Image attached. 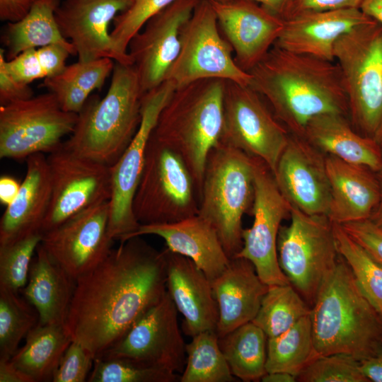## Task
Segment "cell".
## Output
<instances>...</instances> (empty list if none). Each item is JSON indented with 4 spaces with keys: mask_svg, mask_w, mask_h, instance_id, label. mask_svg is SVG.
Wrapping results in <instances>:
<instances>
[{
    "mask_svg": "<svg viewBox=\"0 0 382 382\" xmlns=\"http://www.w3.org/2000/svg\"><path fill=\"white\" fill-rule=\"evenodd\" d=\"M166 278L164 250L140 236L120 242L76 280L65 323L71 340L100 357L163 298Z\"/></svg>",
    "mask_w": 382,
    "mask_h": 382,
    "instance_id": "obj_1",
    "label": "cell"
},
{
    "mask_svg": "<svg viewBox=\"0 0 382 382\" xmlns=\"http://www.w3.org/2000/svg\"><path fill=\"white\" fill-rule=\"evenodd\" d=\"M249 74V86L291 134L302 137L308 122L322 114L348 117L347 98L335 62L274 45Z\"/></svg>",
    "mask_w": 382,
    "mask_h": 382,
    "instance_id": "obj_2",
    "label": "cell"
},
{
    "mask_svg": "<svg viewBox=\"0 0 382 382\" xmlns=\"http://www.w3.org/2000/svg\"><path fill=\"white\" fill-rule=\"evenodd\" d=\"M317 357L344 353L361 361L382 344V316L364 296L340 256L311 307Z\"/></svg>",
    "mask_w": 382,
    "mask_h": 382,
    "instance_id": "obj_3",
    "label": "cell"
},
{
    "mask_svg": "<svg viewBox=\"0 0 382 382\" xmlns=\"http://www.w3.org/2000/svg\"><path fill=\"white\" fill-rule=\"evenodd\" d=\"M225 80L206 79L175 88L161 110L152 137L177 152L202 192L209 151L220 141Z\"/></svg>",
    "mask_w": 382,
    "mask_h": 382,
    "instance_id": "obj_4",
    "label": "cell"
},
{
    "mask_svg": "<svg viewBox=\"0 0 382 382\" xmlns=\"http://www.w3.org/2000/svg\"><path fill=\"white\" fill-rule=\"evenodd\" d=\"M143 93L131 64L115 62L105 96L89 97L63 145L111 166L126 149L141 122Z\"/></svg>",
    "mask_w": 382,
    "mask_h": 382,
    "instance_id": "obj_5",
    "label": "cell"
},
{
    "mask_svg": "<svg viewBox=\"0 0 382 382\" xmlns=\"http://www.w3.org/2000/svg\"><path fill=\"white\" fill-rule=\"evenodd\" d=\"M255 161L221 141L206 161L198 214L216 229L231 259L242 248V219L253 204Z\"/></svg>",
    "mask_w": 382,
    "mask_h": 382,
    "instance_id": "obj_6",
    "label": "cell"
},
{
    "mask_svg": "<svg viewBox=\"0 0 382 382\" xmlns=\"http://www.w3.org/2000/svg\"><path fill=\"white\" fill-rule=\"evenodd\" d=\"M334 61L345 89L353 128L373 138L382 122V24L373 20L342 35Z\"/></svg>",
    "mask_w": 382,
    "mask_h": 382,
    "instance_id": "obj_7",
    "label": "cell"
},
{
    "mask_svg": "<svg viewBox=\"0 0 382 382\" xmlns=\"http://www.w3.org/2000/svg\"><path fill=\"white\" fill-rule=\"evenodd\" d=\"M132 210L140 225L176 222L199 212L196 185L187 166L152 134Z\"/></svg>",
    "mask_w": 382,
    "mask_h": 382,
    "instance_id": "obj_8",
    "label": "cell"
},
{
    "mask_svg": "<svg viewBox=\"0 0 382 382\" xmlns=\"http://www.w3.org/2000/svg\"><path fill=\"white\" fill-rule=\"evenodd\" d=\"M291 222L277 238L279 266L290 284L311 307L326 277L339 261L333 222L291 207Z\"/></svg>",
    "mask_w": 382,
    "mask_h": 382,
    "instance_id": "obj_9",
    "label": "cell"
},
{
    "mask_svg": "<svg viewBox=\"0 0 382 382\" xmlns=\"http://www.w3.org/2000/svg\"><path fill=\"white\" fill-rule=\"evenodd\" d=\"M206 79L249 86L251 77L236 64L209 0H201L181 30L180 52L166 80L178 88Z\"/></svg>",
    "mask_w": 382,
    "mask_h": 382,
    "instance_id": "obj_10",
    "label": "cell"
},
{
    "mask_svg": "<svg viewBox=\"0 0 382 382\" xmlns=\"http://www.w3.org/2000/svg\"><path fill=\"white\" fill-rule=\"evenodd\" d=\"M77 120L78 114L64 110L49 91L0 105V158L50 154L73 132Z\"/></svg>",
    "mask_w": 382,
    "mask_h": 382,
    "instance_id": "obj_11",
    "label": "cell"
},
{
    "mask_svg": "<svg viewBox=\"0 0 382 382\" xmlns=\"http://www.w3.org/2000/svg\"><path fill=\"white\" fill-rule=\"evenodd\" d=\"M289 132L250 86L226 81L221 142L260 158L274 172Z\"/></svg>",
    "mask_w": 382,
    "mask_h": 382,
    "instance_id": "obj_12",
    "label": "cell"
},
{
    "mask_svg": "<svg viewBox=\"0 0 382 382\" xmlns=\"http://www.w3.org/2000/svg\"><path fill=\"white\" fill-rule=\"evenodd\" d=\"M175 89L174 85L166 80L144 94L138 129L120 157L110 166L108 234L113 241L123 242L131 238L140 226L132 210L134 197L141 176L147 144L159 115Z\"/></svg>",
    "mask_w": 382,
    "mask_h": 382,
    "instance_id": "obj_13",
    "label": "cell"
},
{
    "mask_svg": "<svg viewBox=\"0 0 382 382\" xmlns=\"http://www.w3.org/2000/svg\"><path fill=\"white\" fill-rule=\"evenodd\" d=\"M51 198L41 233L47 232L93 206L109 202L110 166L62 146L47 157Z\"/></svg>",
    "mask_w": 382,
    "mask_h": 382,
    "instance_id": "obj_14",
    "label": "cell"
},
{
    "mask_svg": "<svg viewBox=\"0 0 382 382\" xmlns=\"http://www.w3.org/2000/svg\"><path fill=\"white\" fill-rule=\"evenodd\" d=\"M254 190L253 223L250 228H243L242 248L233 257L250 261L268 286L290 284L279 264L277 238L282 221L290 215L291 206L280 192L272 170L257 158Z\"/></svg>",
    "mask_w": 382,
    "mask_h": 382,
    "instance_id": "obj_15",
    "label": "cell"
},
{
    "mask_svg": "<svg viewBox=\"0 0 382 382\" xmlns=\"http://www.w3.org/2000/svg\"><path fill=\"white\" fill-rule=\"evenodd\" d=\"M178 312L166 291L100 357L129 358L181 374L187 354L186 344L178 325Z\"/></svg>",
    "mask_w": 382,
    "mask_h": 382,
    "instance_id": "obj_16",
    "label": "cell"
},
{
    "mask_svg": "<svg viewBox=\"0 0 382 382\" xmlns=\"http://www.w3.org/2000/svg\"><path fill=\"white\" fill-rule=\"evenodd\" d=\"M109 202L93 206L42 234L41 245L74 281L96 268L110 254Z\"/></svg>",
    "mask_w": 382,
    "mask_h": 382,
    "instance_id": "obj_17",
    "label": "cell"
},
{
    "mask_svg": "<svg viewBox=\"0 0 382 382\" xmlns=\"http://www.w3.org/2000/svg\"><path fill=\"white\" fill-rule=\"evenodd\" d=\"M200 1L175 0L131 39L127 52L143 95L166 81L180 52L181 30Z\"/></svg>",
    "mask_w": 382,
    "mask_h": 382,
    "instance_id": "obj_18",
    "label": "cell"
},
{
    "mask_svg": "<svg viewBox=\"0 0 382 382\" xmlns=\"http://www.w3.org/2000/svg\"><path fill=\"white\" fill-rule=\"evenodd\" d=\"M325 156L303 137L289 133L273 175L291 207L309 215L328 216L331 194Z\"/></svg>",
    "mask_w": 382,
    "mask_h": 382,
    "instance_id": "obj_19",
    "label": "cell"
},
{
    "mask_svg": "<svg viewBox=\"0 0 382 382\" xmlns=\"http://www.w3.org/2000/svg\"><path fill=\"white\" fill-rule=\"evenodd\" d=\"M239 68L249 73L279 37L284 20L250 0H209Z\"/></svg>",
    "mask_w": 382,
    "mask_h": 382,
    "instance_id": "obj_20",
    "label": "cell"
},
{
    "mask_svg": "<svg viewBox=\"0 0 382 382\" xmlns=\"http://www.w3.org/2000/svg\"><path fill=\"white\" fill-rule=\"evenodd\" d=\"M132 0H64L55 10L62 35L74 46L78 61L110 58L120 63L109 25Z\"/></svg>",
    "mask_w": 382,
    "mask_h": 382,
    "instance_id": "obj_21",
    "label": "cell"
},
{
    "mask_svg": "<svg viewBox=\"0 0 382 382\" xmlns=\"http://www.w3.org/2000/svg\"><path fill=\"white\" fill-rule=\"evenodd\" d=\"M166 287L177 310L183 316L185 335L216 330L219 309L212 282L190 258L164 249Z\"/></svg>",
    "mask_w": 382,
    "mask_h": 382,
    "instance_id": "obj_22",
    "label": "cell"
},
{
    "mask_svg": "<svg viewBox=\"0 0 382 382\" xmlns=\"http://www.w3.org/2000/svg\"><path fill=\"white\" fill-rule=\"evenodd\" d=\"M373 20L354 8L303 13L284 21L282 31L274 45L335 62L336 41L356 26Z\"/></svg>",
    "mask_w": 382,
    "mask_h": 382,
    "instance_id": "obj_23",
    "label": "cell"
},
{
    "mask_svg": "<svg viewBox=\"0 0 382 382\" xmlns=\"http://www.w3.org/2000/svg\"><path fill=\"white\" fill-rule=\"evenodd\" d=\"M144 235L162 238L169 250L192 260L211 282L231 262L216 229L198 214L173 223L141 224L131 238Z\"/></svg>",
    "mask_w": 382,
    "mask_h": 382,
    "instance_id": "obj_24",
    "label": "cell"
},
{
    "mask_svg": "<svg viewBox=\"0 0 382 382\" xmlns=\"http://www.w3.org/2000/svg\"><path fill=\"white\" fill-rule=\"evenodd\" d=\"M51 178L45 154L26 158L19 192L0 220V245L41 233L51 198Z\"/></svg>",
    "mask_w": 382,
    "mask_h": 382,
    "instance_id": "obj_25",
    "label": "cell"
},
{
    "mask_svg": "<svg viewBox=\"0 0 382 382\" xmlns=\"http://www.w3.org/2000/svg\"><path fill=\"white\" fill-rule=\"evenodd\" d=\"M331 200L328 218L344 224L369 219L380 199L376 172L360 165L325 156Z\"/></svg>",
    "mask_w": 382,
    "mask_h": 382,
    "instance_id": "obj_26",
    "label": "cell"
},
{
    "mask_svg": "<svg viewBox=\"0 0 382 382\" xmlns=\"http://www.w3.org/2000/svg\"><path fill=\"white\" fill-rule=\"evenodd\" d=\"M219 309L216 332L221 337L252 322L269 286L247 259L233 257L228 267L212 281Z\"/></svg>",
    "mask_w": 382,
    "mask_h": 382,
    "instance_id": "obj_27",
    "label": "cell"
},
{
    "mask_svg": "<svg viewBox=\"0 0 382 382\" xmlns=\"http://www.w3.org/2000/svg\"><path fill=\"white\" fill-rule=\"evenodd\" d=\"M302 137L325 155L375 172L382 168V149L373 138L359 134L345 115L326 113L314 117L308 122Z\"/></svg>",
    "mask_w": 382,
    "mask_h": 382,
    "instance_id": "obj_28",
    "label": "cell"
},
{
    "mask_svg": "<svg viewBox=\"0 0 382 382\" xmlns=\"http://www.w3.org/2000/svg\"><path fill=\"white\" fill-rule=\"evenodd\" d=\"M75 286L76 281L50 258L40 243L27 284L21 290L37 311L38 323L65 325Z\"/></svg>",
    "mask_w": 382,
    "mask_h": 382,
    "instance_id": "obj_29",
    "label": "cell"
},
{
    "mask_svg": "<svg viewBox=\"0 0 382 382\" xmlns=\"http://www.w3.org/2000/svg\"><path fill=\"white\" fill-rule=\"evenodd\" d=\"M59 3V0H33L24 18L7 23L1 36L7 60L26 50L52 45L64 46L76 54L72 44L62 35L55 18Z\"/></svg>",
    "mask_w": 382,
    "mask_h": 382,
    "instance_id": "obj_30",
    "label": "cell"
},
{
    "mask_svg": "<svg viewBox=\"0 0 382 382\" xmlns=\"http://www.w3.org/2000/svg\"><path fill=\"white\" fill-rule=\"evenodd\" d=\"M25 338V343L14 353L11 361L32 382L52 381L72 341L65 325L38 323Z\"/></svg>",
    "mask_w": 382,
    "mask_h": 382,
    "instance_id": "obj_31",
    "label": "cell"
},
{
    "mask_svg": "<svg viewBox=\"0 0 382 382\" xmlns=\"http://www.w3.org/2000/svg\"><path fill=\"white\" fill-rule=\"evenodd\" d=\"M114 66V60L110 58L78 61L66 65L59 74L44 79L40 86L55 96L64 110L79 114L90 94L102 88Z\"/></svg>",
    "mask_w": 382,
    "mask_h": 382,
    "instance_id": "obj_32",
    "label": "cell"
},
{
    "mask_svg": "<svg viewBox=\"0 0 382 382\" xmlns=\"http://www.w3.org/2000/svg\"><path fill=\"white\" fill-rule=\"evenodd\" d=\"M219 345L238 379L257 381L267 373V337L253 322L219 337Z\"/></svg>",
    "mask_w": 382,
    "mask_h": 382,
    "instance_id": "obj_33",
    "label": "cell"
},
{
    "mask_svg": "<svg viewBox=\"0 0 382 382\" xmlns=\"http://www.w3.org/2000/svg\"><path fill=\"white\" fill-rule=\"evenodd\" d=\"M267 372L298 376L316 357L310 314L282 334L267 339Z\"/></svg>",
    "mask_w": 382,
    "mask_h": 382,
    "instance_id": "obj_34",
    "label": "cell"
},
{
    "mask_svg": "<svg viewBox=\"0 0 382 382\" xmlns=\"http://www.w3.org/2000/svg\"><path fill=\"white\" fill-rule=\"evenodd\" d=\"M310 313L311 306L291 284L271 285L252 322L268 339L286 332Z\"/></svg>",
    "mask_w": 382,
    "mask_h": 382,
    "instance_id": "obj_35",
    "label": "cell"
},
{
    "mask_svg": "<svg viewBox=\"0 0 382 382\" xmlns=\"http://www.w3.org/2000/svg\"><path fill=\"white\" fill-rule=\"evenodd\" d=\"M187 359L180 382H234L233 376L219 345L216 330H206L186 344Z\"/></svg>",
    "mask_w": 382,
    "mask_h": 382,
    "instance_id": "obj_36",
    "label": "cell"
},
{
    "mask_svg": "<svg viewBox=\"0 0 382 382\" xmlns=\"http://www.w3.org/2000/svg\"><path fill=\"white\" fill-rule=\"evenodd\" d=\"M333 226L340 255L349 266L362 294L382 316V265L353 240L340 224L333 223Z\"/></svg>",
    "mask_w": 382,
    "mask_h": 382,
    "instance_id": "obj_37",
    "label": "cell"
},
{
    "mask_svg": "<svg viewBox=\"0 0 382 382\" xmlns=\"http://www.w3.org/2000/svg\"><path fill=\"white\" fill-rule=\"evenodd\" d=\"M72 52L64 46L52 45L23 52L11 60L5 56V49H0V62L16 81L29 85L37 79H45L62 72Z\"/></svg>",
    "mask_w": 382,
    "mask_h": 382,
    "instance_id": "obj_38",
    "label": "cell"
},
{
    "mask_svg": "<svg viewBox=\"0 0 382 382\" xmlns=\"http://www.w3.org/2000/svg\"><path fill=\"white\" fill-rule=\"evenodd\" d=\"M35 309L18 293L0 288V358L10 359L21 340L35 327Z\"/></svg>",
    "mask_w": 382,
    "mask_h": 382,
    "instance_id": "obj_39",
    "label": "cell"
},
{
    "mask_svg": "<svg viewBox=\"0 0 382 382\" xmlns=\"http://www.w3.org/2000/svg\"><path fill=\"white\" fill-rule=\"evenodd\" d=\"M180 379L170 371L125 357L94 359L88 382H175Z\"/></svg>",
    "mask_w": 382,
    "mask_h": 382,
    "instance_id": "obj_40",
    "label": "cell"
},
{
    "mask_svg": "<svg viewBox=\"0 0 382 382\" xmlns=\"http://www.w3.org/2000/svg\"><path fill=\"white\" fill-rule=\"evenodd\" d=\"M174 1L132 0L130 5L114 18L110 35L121 64L132 65L127 52L131 39L152 16Z\"/></svg>",
    "mask_w": 382,
    "mask_h": 382,
    "instance_id": "obj_41",
    "label": "cell"
},
{
    "mask_svg": "<svg viewBox=\"0 0 382 382\" xmlns=\"http://www.w3.org/2000/svg\"><path fill=\"white\" fill-rule=\"evenodd\" d=\"M42 238V233H36L0 245V288L18 293L25 286L32 257Z\"/></svg>",
    "mask_w": 382,
    "mask_h": 382,
    "instance_id": "obj_42",
    "label": "cell"
},
{
    "mask_svg": "<svg viewBox=\"0 0 382 382\" xmlns=\"http://www.w3.org/2000/svg\"><path fill=\"white\" fill-rule=\"evenodd\" d=\"M301 382H369L360 361L351 355L335 353L313 359L296 376Z\"/></svg>",
    "mask_w": 382,
    "mask_h": 382,
    "instance_id": "obj_43",
    "label": "cell"
},
{
    "mask_svg": "<svg viewBox=\"0 0 382 382\" xmlns=\"http://www.w3.org/2000/svg\"><path fill=\"white\" fill-rule=\"evenodd\" d=\"M94 357L81 343L72 340L53 376L52 382H84L93 366Z\"/></svg>",
    "mask_w": 382,
    "mask_h": 382,
    "instance_id": "obj_44",
    "label": "cell"
},
{
    "mask_svg": "<svg viewBox=\"0 0 382 382\" xmlns=\"http://www.w3.org/2000/svg\"><path fill=\"white\" fill-rule=\"evenodd\" d=\"M341 226L353 240L382 265V230L381 228L369 219L349 222Z\"/></svg>",
    "mask_w": 382,
    "mask_h": 382,
    "instance_id": "obj_45",
    "label": "cell"
},
{
    "mask_svg": "<svg viewBox=\"0 0 382 382\" xmlns=\"http://www.w3.org/2000/svg\"><path fill=\"white\" fill-rule=\"evenodd\" d=\"M364 0H289L281 15L284 21L310 12L360 8Z\"/></svg>",
    "mask_w": 382,
    "mask_h": 382,
    "instance_id": "obj_46",
    "label": "cell"
},
{
    "mask_svg": "<svg viewBox=\"0 0 382 382\" xmlns=\"http://www.w3.org/2000/svg\"><path fill=\"white\" fill-rule=\"evenodd\" d=\"M33 91L29 85L14 80L0 62V105L30 98Z\"/></svg>",
    "mask_w": 382,
    "mask_h": 382,
    "instance_id": "obj_47",
    "label": "cell"
},
{
    "mask_svg": "<svg viewBox=\"0 0 382 382\" xmlns=\"http://www.w3.org/2000/svg\"><path fill=\"white\" fill-rule=\"evenodd\" d=\"M33 0H0V20L14 23L24 18Z\"/></svg>",
    "mask_w": 382,
    "mask_h": 382,
    "instance_id": "obj_48",
    "label": "cell"
},
{
    "mask_svg": "<svg viewBox=\"0 0 382 382\" xmlns=\"http://www.w3.org/2000/svg\"><path fill=\"white\" fill-rule=\"evenodd\" d=\"M360 365L369 381L382 382V344L373 356L360 361Z\"/></svg>",
    "mask_w": 382,
    "mask_h": 382,
    "instance_id": "obj_49",
    "label": "cell"
},
{
    "mask_svg": "<svg viewBox=\"0 0 382 382\" xmlns=\"http://www.w3.org/2000/svg\"><path fill=\"white\" fill-rule=\"evenodd\" d=\"M21 185V183L14 178L2 175L0 178L1 204L6 207L11 204L19 192Z\"/></svg>",
    "mask_w": 382,
    "mask_h": 382,
    "instance_id": "obj_50",
    "label": "cell"
},
{
    "mask_svg": "<svg viewBox=\"0 0 382 382\" xmlns=\"http://www.w3.org/2000/svg\"><path fill=\"white\" fill-rule=\"evenodd\" d=\"M0 382H32L10 359L0 358Z\"/></svg>",
    "mask_w": 382,
    "mask_h": 382,
    "instance_id": "obj_51",
    "label": "cell"
},
{
    "mask_svg": "<svg viewBox=\"0 0 382 382\" xmlns=\"http://www.w3.org/2000/svg\"><path fill=\"white\" fill-rule=\"evenodd\" d=\"M360 9L366 15L382 24V0H364Z\"/></svg>",
    "mask_w": 382,
    "mask_h": 382,
    "instance_id": "obj_52",
    "label": "cell"
},
{
    "mask_svg": "<svg viewBox=\"0 0 382 382\" xmlns=\"http://www.w3.org/2000/svg\"><path fill=\"white\" fill-rule=\"evenodd\" d=\"M224 1V0H216ZM255 1L262 6L281 18V15L289 0H250Z\"/></svg>",
    "mask_w": 382,
    "mask_h": 382,
    "instance_id": "obj_53",
    "label": "cell"
},
{
    "mask_svg": "<svg viewBox=\"0 0 382 382\" xmlns=\"http://www.w3.org/2000/svg\"><path fill=\"white\" fill-rule=\"evenodd\" d=\"M260 381L262 382H295L296 376L284 371L267 372Z\"/></svg>",
    "mask_w": 382,
    "mask_h": 382,
    "instance_id": "obj_54",
    "label": "cell"
},
{
    "mask_svg": "<svg viewBox=\"0 0 382 382\" xmlns=\"http://www.w3.org/2000/svg\"><path fill=\"white\" fill-rule=\"evenodd\" d=\"M380 185V199L369 220L382 230V168L376 172Z\"/></svg>",
    "mask_w": 382,
    "mask_h": 382,
    "instance_id": "obj_55",
    "label": "cell"
},
{
    "mask_svg": "<svg viewBox=\"0 0 382 382\" xmlns=\"http://www.w3.org/2000/svg\"><path fill=\"white\" fill-rule=\"evenodd\" d=\"M373 139L376 141V143L382 149V122L376 130Z\"/></svg>",
    "mask_w": 382,
    "mask_h": 382,
    "instance_id": "obj_56",
    "label": "cell"
}]
</instances>
